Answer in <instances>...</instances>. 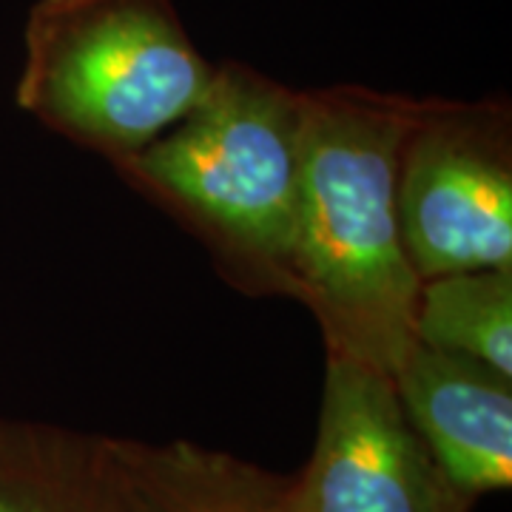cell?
<instances>
[{"mask_svg":"<svg viewBox=\"0 0 512 512\" xmlns=\"http://www.w3.org/2000/svg\"><path fill=\"white\" fill-rule=\"evenodd\" d=\"M421 100L356 83L302 92L293 296L339 350L393 376L421 279L399 225V154Z\"/></svg>","mask_w":512,"mask_h":512,"instance_id":"obj_1","label":"cell"},{"mask_svg":"<svg viewBox=\"0 0 512 512\" xmlns=\"http://www.w3.org/2000/svg\"><path fill=\"white\" fill-rule=\"evenodd\" d=\"M114 168L194 228L231 279L293 296L302 92L220 63L180 123Z\"/></svg>","mask_w":512,"mask_h":512,"instance_id":"obj_2","label":"cell"},{"mask_svg":"<svg viewBox=\"0 0 512 512\" xmlns=\"http://www.w3.org/2000/svg\"><path fill=\"white\" fill-rule=\"evenodd\" d=\"M214 72L171 0H37L15 100L120 165L180 123Z\"/></svg>","mask_w":512,"mask_h":512,"instance_id":"obj_3","label":"cell"},{"mask_svg":"<svg viewBox=\"0 0 512 512\" xmlns=\"http://www.w3.org/2000/svg\"><path fill=\"white\" fill-rule=\"evenodd\" d=\"M510 106L421 100L399 154V225L419 279L512 268Z\"/></svg>","mask_w":512,"mask_h":512,"instance_id":"obj_4","label":"cell"},{"mask_svg":"<svg viewBox=\"0 0 512 512\" xmlns=\"http://www.w3.org/2000/svg\"><path fill=\"white\" fill-rule=\"evenodd\" d=\"M316 439L288 476V512H473L413 430L393 379L362 359L325 350Z\"/></svg>","mask_w":512,"mask_h":512,"instance_id":"obj_5","label":"cell"},{"mask_svg":"<svg viewBox=\"0 0 512 512\" xmlns=\"http://www.w3.org/2000/svg\"><path fill=\"white\" fill-rule=\"evenodd\" d=\"M393 387L413 430L464 495L510 490L512 379L495 367L413 342Z\"/></svg>","mask_w":512,"mask_h":512,"instance_id":"obj_6","label":"cell"},{"mask_svg":"<svg viewBox=\"0 0 512 512\" xmlns=\"http://www.w3.org/2000/svg\"><path fill=\"white\" fill-rule=\"evenodd\" d=\"M0 512H151L126 439L0 419Z\"/></svg>","mask_w":512,"mask_h":512,"instance_id":"obj_7","label":"cell"},{"mask_svg":"<svg viewBox=\"0 0 512 512\" xmlns=\"http://www.w3.org/2000/svg\"><path fill=\"white\" fill-rule=\"evenodd\" d=\"M151 512H288V476L194 441L126 439Z\"/></svg>","mask_w":512,"mask_h":512,"instance_id":"obj_8","label":"cell"},{"mask_svg":"<svg viewBox=\"0 0 512 512\" xmlns=\"http://www.w3.org/2000/svg\"><path fill=\"white\" fill-rule=\"evenodd\" d=\"M413 339L512 379V268L421 279Z\"/></svg>","mask_w":512,"mask_h":512,"instance_id":"obj_9","label":"cell"}]
</instances>
